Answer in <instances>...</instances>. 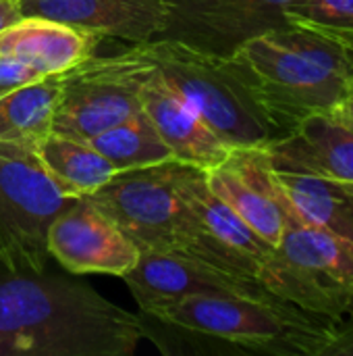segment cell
Returning <instances> with one entry per match:
<instances>
[{"label": "cell", "instance_id": "cell-1", "mask_svg": "<svg viewBox=\"0 0 353 356\" xmlns=\"http://www.w3.org/2000/svg\"><path fill=\"white\" fill-rule=\"evenodd\" d=\"M144 338L139 315L87 284L0 273V356H129Z\"/></svg>", "mask_w": 353, "mask_h": 356}, {"label": "cell", "instance_id": "cell-2", "mask_svg": "<svg viewBox=\"0 0 353 356\" xmlns=\"http://www.w3.org/2000/svg\"><path fill=\"white\" fill-rule=\"evenodd\" d=\"M139 319L164 355L329 356L343 327L277 296L239 294L187 296Z\"/></svg>", "mask_w": 353, "mask_h": 356}, {"label": "cell", "instance_id": "cell-3", "mask_svg": "<svg viewBox=\"0 0 353 356\" xmlns=\"http://www.w3.org/2000/svg\"><path fill=\"white\" fill-rule=\"evenodd\" d=\"M127 54L193 106L233 150H266L285 138L260 104L237 54L221 56L166 38L133 44Z\"/></svg>", "mask_w": 353, "mask_h": 356}, {"label": "cell", "instance_id": "cell-4", "mask_svg": "<svg viewBox=\"0 0 353 356\" xmlns=\"http://www.w3.org/2000/svg\"><path fill=\"white\" fill-rule=\"evenodd\" d=\"M260 284L281 300L343 325L353 317V242L289 221Z\"/></svg>", "mask_w": 353, "mask_h": 356}, {"label": "cell", "instance_id": "cell-5", "mask_svg": "<svg viewBox=\"0 0 353 356\" xmlns=\"http://www.w3.org/2000/svg\"><path fill=\"white\" fill-rule=\"evenodd\" d=\"M73 200L56 188L33 148L0 142V265L46 271L50 225Z\"/></svg>", "mask_w": 353, "mask_h": 356}, {"label": "cell", "instance_id": "cell-6", "mask_svg": "<svg viewBox=\"0 0 353 356\" xmlns=\"http://www.w3.org/2000/svg\"><path fill=\"white\" fill-rule=\"evenodd\" d=\"M181 163L117 171L102 188L85 196L108 215L141 250L191 254L193 217L177 192Z\"/></svg>", "mask_w": 353, "mask_h": 356}, {"label": "cell", "instance_id": "cell-7", "mask_svg": "<svg viewBox=\"0 0 353 356\" xmlns=\"http://www.w3.org/2000/svg\"><path fill=\"white\" fill-rule=\"evenodd\" d=\"M237 56L260 104L285 136L310 117L337 111L353 90L347 79L287 46L273 31L248 42Z\"/></svg>", "mask_w": 353, "mask_h": 356}, {"label": "cell", "instance_id": "cell-8", "mask_svg": "<svg viewBox=\"0 0 353 356\" xmlns=\"http://www.w3.org/2000/svg\"><path fill=\"white\" fill-rule=\"evenodd\" d=\"M177 192L193 217L191 254L221 271L258 280L275 246L264 242L210 186L206 171L179 165Z\"/></svg>", "mask_w": 353, "mask_h": 356}, {"label": "cell", "instance_id": "cell-9", "mask_svg": "<svg viewBox=\"0 0 353 356\" xmlns=\"http://www.w3.org/2000/svg\"><path fill=\"white\" fill-rule=\"evenodd\" d=\"M287 4L289 0H164L166 25L158 38L233 56L248 42L287 27Z\"/></svg>", "mask_w": 353, "mask_h": 356}, {"label": "cell", "instance_id": "cell-10", "mask_svg": "<svg viewBox=\"0 0 353 356\" xmlns=\"http://www.w3.org/2000/svg\"><path fill=\"white\" fill-rule=\"evenodd\" d=\"M139 108V83L121 71L112 54H92L67 71L52 131L89 142L94 136L129 119Z\"/></svg>", "mask_w": 353, "mask_h": 356}, {"label": "cell", "instance_id": "cell-11", "mask_svg": "<svg viewBox=\"0 0 353 356\" xmlns=\"http://www.w3.org/2000/svg\"><path fill=\"white\" fill-rule=\"evenodd\" d=\"M121 280L135 298L139 313L146 315H156L177 300L198 294L275 296L258 280L221 271L204 261L179 252L141 250L133 269H129Z\"/></svg>", "mask_w": 353, "mask_h": 356}, {"label": "cell", "instance_id": "cell-12", "mask_svg": "<svg viewBox=\"0 0 353 356\" xmlns=\"http://www.w3.org/2000/svg\"><path fill=\"white\" fill-rule=\"evenodd\" d=\"M112 58L125 75L139 83L141 108L169 146L173 161L200 171H210L231 156L233 148L227 146L200 113L177 96L154 71L139 67L127 50L112 54Z\"/></svg>", "mask_w": 353, "mask_h": 356}, {"label": "cell", "instance_id": "cell-13", "mask_svg": "<svg viewBox=\"0 0 353 356\" xmlns=\"http://www.w3.org/2000/svg\"><path fill=\"white\" fill-rule=\"evenodd\" d=\"M48 254L69 273L123 277L139 259V248L98 207L75 198L50 225Z\"/></svg>", "mask_w": 353, "mask_h": 356}, {"label": "cell", "instance_id": "cell-14", "mask_svg": "<svg viewBox=\"0 0 353 356\" xmlns=\"http://www.w3.org/2000/svg\"><path fill=\"white\" fill-rule=\"evenodd\" d=\"M208 186L270 246H277L289 213L275 184L266 150H233L216 169L206 171Z\"/></svg>", "mask_w": 353, "mask_h": 356}, {"label": "cell", "instance_id": "cell-15", "mask_svg": "<svg viewBox=\"0 0 353 356\" xmlns=\"http://www.w3.org/2000/svg\"><path fill=\"white\" fill-rule=\"evenodd\" d=\"M266 152L275 167L314 173L353 198V121L337 111L306 119Z\"/></svg>", "mask_w": 353, "mask_h": 356}, {"label": "cell", "instance_id": "cell-16", "mask_svg": "<svg viewBox=\"0 0 353 356\" xmlns=\"http://www.w3.org/2000/svg\"><path fill=\"white\" fill-rule=\"evenodd\" d=\"M21 10L131 44L156 40L166 25L164 0H21Z\"/></svg>", "mask_w": 353, "mask_h": 356}, {"label": "cell", "instance_id": "cell-17", "mask_svg": "<svg viewBox=\"0 0 353 356\" xmlns=\"http://www.w3.org/2000/svg\"><path fill=\"white\" fill-rule=\"evenodd\" d=\"M104 35L44 17H23L0 35V54L17 58L37 75L69 71L96 54Z\"/></svg>", "mask_w": 353, "mask_h": 356}, {"label": "cell", "instance_id": "cell-18", "mask_svg": "<svg viewBox=\"0 0 353 356\" xmlns=\"http://www.w3.org/2000/svg\"><path fill=\"white\" fill-rule=\"evenodd\" d=\"M273 177L285 200L289 221L353 242L352 196L331 181L300 169L273 165Z\"/></svg>", "mask_w": 353, "mask_h": 356}, {"label": "cell", "instance_id": "cell-19", "mask_svg": "<svg viewBox=\"0 0 353 356\" xmlns=\"http://www.w3.org/2000/svg\"><path fill=\"white\" fill-rule=\"evenodd\" d=\"M67 81V71L29 81L0 96V142L37 148L52 134L54 113Z\"/></svg>", "mask_w": 353, "mask_h": 356}, {"label": "cell", "instance_id": "cell-20", "mask_svg": "<svg viewBox=\"0 0 353 356\" xmlns=\"http://www.w3.org/2000/svg\"><path fill=\"white\" fill-rule=\"evenodd\" d=\"M35 154L56 188L69 198L89 196L117 173L89 142L54 131L40 142Z\"/></svg>", "mask_w": 353, "mask_h": 356}, {"label": "cell", "instance_id": "cell-21", "mask_svg": "<svg viewBox=\"0 0 353 356\" xmlns=\"http://www.w3.org/2000/svg\"><path fill=\"white\" fill-rule=\"evenodd\" d=\"M89 144L114 167V171L141 169L173 161L169 146L162 142L144 108L94 136Z\"/></svg>", "mask_w": 353, "mask_h": 356}, {"label": "cell", "instance_id": "cell-22", "mask_svg": "<svg viewBox=\"0 0 353 356\" xmlns=\"http://www.w3.org/2000/svg\"><path fill=\"white\" fill-rule=\"evenodd\" d=\"M285 17L329 33H353V0H289Z\"/></svg>", "mask_w": 353, "mask_h": 356}, {"label": "cell", "instance_id": "cell-23", "mask_svg": "<svg viewBox=\"0 0 353 356\" xmlns=\"http://www.w3.org/2000/svg\"><path fill=\"white\" fill-rule=\"evenodd\" d=\"M42 75H37L31 67H27L25 63L17 60V58H10V56H4L0 54V96L29 83V81H35L40 79Z\"/></svg>", "mask_w": 353, "mask_h": 356}, {"label": "cell", "instance_id": "cell-24", "mask_svg": "<svg viewBox=\"0 0 353 356\" xmlns=\"http://www.w3.org/2000/svg\"><path fill=\"white\" fill-rule=\"evenodd\" d=\"M23 19L21 0H0V35Z\"/></svg>", "mask_w": 353, "mask_h": 356}, {"label": "cell", "instance_id": "cell-25", "mask_svg": "<svg viewBox=\"0 0 353 356\" xmlns=\"http://www.w3.org/2000/svg\"><path fill=\"white\" fill-rule=\"evenodd\" d=\"M337 113H339V115H343L345 119L353 121V90L347 94V98L337 106Z\"/></svg>", "mask_w": 353, "mask_h": 356}, {"label": "cell", "instance_id": "cell-26", "mask_svg": "<svg viewBox=\"0 0 353 356\" xmlns=\"http://www.w3.org/2000/svg\"><path fill=\"white\" fill-rule=\"evenodd\" d=\"M329 33V31H327ZM331 35H335V38H339L341 42H345L350 48L353 50V33H331Z\"/></svg>", "mask_w": 353, "mask_h": 356}]
</instances>
